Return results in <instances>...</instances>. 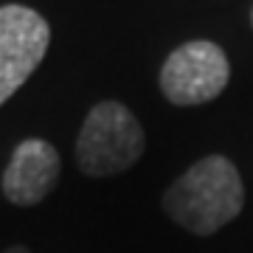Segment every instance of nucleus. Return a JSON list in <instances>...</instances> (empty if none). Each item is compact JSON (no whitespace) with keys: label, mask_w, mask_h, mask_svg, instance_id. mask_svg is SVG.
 Listing matches in <instances>:
<instances>
[{"label":"nucleus","mask_w":253,"mask_h":253,"mask_svg":"<svg viewBox=\"0 0 253 253\" xmlns=\"http://www.w3.org/2000/svg\"><path fill=\"white\" fill-rule=\"evenodd\" d=\"M144 126L121 101H101L87 113L76 138V163L90 177L132 169L144 155Z\"/></svg>","instance_id":"f03ea898"},{"label":"nucleus","mask_w":253,"mask_h":253,"mask_svg":"<svg viewBox=\"0 0 253 253\" xmlns=\"http://www.w3.org/2000/svg\"><path fill=\"white\" fill-rule=\"evenodd\" d=\"M59 152L42 138H28L11 152L3 174V194L14 206H37L59 180Z\"/></svg>","instance_id":"39448f33"},{"label":"nucleus","mask_w":253,"mask_h":253,"mask_svg":"<svg viewBox=\"0 0 253 253\" xmlns=\"http://www.w3.org/2000/svg\"><path fill=\"white\" fill-rule=\"evenodd\" d=\"M3 253H31V251H28L26 245H11L9 251H3Z\"/></svg>","instance_id":"423d86ee"},{"label":"nucleus","mask_w":253,"mask_h":253,"mask_svg":"<svg viewBox=\"0 0 253 253\" xmlns=\"http://www.w3.org/2000/svg\"><path fill=\"white\" fill-rule=\"evenodd\" d=\"M245 189L236 166L222 155H208L177 177L163 194V211L197 236L217 234L239 217Z\"/></svg>","instance_id":"f257e3e1"},{"label":"nucleus","mask_w":253,"mask_h":253,"mask_svg":"<svg viewBox=\"0 0 253 253\" xmlns=\"http://www.w3.org/2000/svg\"><path fill=\"white\" fill-rule=\"evenodd\" d=\"M231 79L225 51L208 40L186 42L161 68V90L177 107H194L217 99Z\"/></svg>","instance_id":"7ed1b4c3"},{"label":"nucleus","mask_w":253,"mask_h":253,"mask_svg":"<svg viewBox=\"0 0 253 253\" xmlns=\"http://www.w3.org/2000/svg\"><path fill=\"white\" fill-rule=\"evenodd\" d=\"M51 45V26L28 6H0V107L26 84Z\"/></svg>","instance_id":"20e7f679"}]
</instances>
